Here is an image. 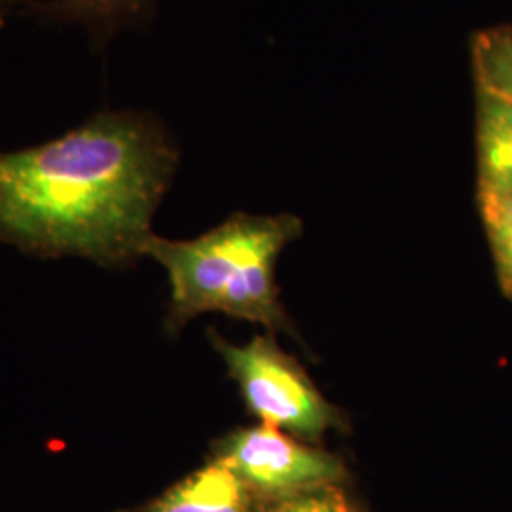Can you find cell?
Returning a JSON list of instances; mask_svg holds the SVG:
<instances>
[{"label": "cell", "mask_w": 512, "mask_h": 512, "mask_svg": "<svg viewBox=\"0 0 512 512\" xmlns=\"http://www.w3.org/2000/svg\"><path fill=\"white\" fill-rule=\"evenodd\" d=\"M179 152L141 110H99L37 147L0 150V241L42 256H143Z\"/></svg>", "instance_id": "6da1fadb"}, {"label": "cell", "mask_w": 512, "mask_h": 512, "mask_svg": "<svg viewBox=\"0 0 512 512\" xmlns=\"http://www.w3.org/2000/svg\"><path fill=\"white\" fill-rule=\"evenodd\" d=\"M300 232L302 222L293 215L236 213L200 238L173 241L154 234L143 256L169 275L173 325L222 311L277 330L287 327V319L277 300L275 260Z\"/></svg>", "instance_id": "7a4b0ae2"}, {"label": "cell", "mask_w": 512, "mask_h": 512, "mask_svg": "<svg viewBox=\"0 0 512 512\" xmlns=\"http://www.w3.org/2000/svg\"><path fill=\"white\" fill-rule=\"evenodd\" d=\"M215 346L238 382L249 410L264 425L304 439H319L340 425L338 410L272 338L256 336L245 346L215 338Z\"/></svg>", "instance_id": "3957f363"}, {"label": "cell", "mask_w": 512, "mask_h": 512, "mask_svg": "<svg viewBox=\"0 0 512 512\" xmlns=\"http://www.w3.org/2000/svg\"><path fill=\"white\" fill-rule=\"evenodd\" d=\"M217 458L228 463L260 499L340 484L346 476L336 456L296 442L264 423L228 435L219 444Z\"/></svg>", "instance_id": "277c9868"}, {"label": "cell", "mask_w": 512, "mask_h": 512, "mask_svg": "<svg viewBox=\"0 0 512 512\" xmlns=\"http://www.w3.org/2000/svg\"><path fill=\"white\" fill-rule=\"evenodd\" d=\"M156 0H19V14L48 25L82 27L92 46L105 52L122 31L145 25Z\"/></svg>", "instance_id": "5b68a950"}, {"label": "cell", "mask_w": 512, "mask_h": 512, "mask_svg": "<svg viewBox=\"0 0 512 512\" xmlns=\"http://www.w3.org/2000/svg\"><path fill=\"white\" fill-rule=\"evenodd\" d=\"M262 499L222 459L167 490L145 512H258Z\"/></svg>", "instance_id": "8992f818"}, {"label": "cell", "mask_w": 512, "mask_h": 512, "mask_svg": "<svg viewBox=\"0 0 512 512\" xmlns=\"http://www.w3.org/2000/svg\"><path fill=\"white\" fill-rule=\"evenodd\" d=\"M478 194L512 188V103L478 93Z\"/></svg>", "instance_id": "52a82bcc"}, {"label": "cell", "mask_w": 512, "mask_h": 512, "mask_svg": "<svg viewBox=\"0 0 512 512\" xmlns=\"http://www.w3.org/2000/svg\"><path fill=\"white\" fill-rule=\"evenodd\" d=\"M478 93L512 103V27L482 31L473 42Z\"/></svg>", "instance_id": "ba28073f"}, {"label": "cell", "mask_w": 512, "mask_h": 512, "mask_svg": "<svg viewBox=\"0 0 512 512\" xmlns=\"http://www.w3.org/2000/svg\"><path fill=\"white\" fill-rule=\"evenodd\" d=\"M503 291L512 298V188L478 194Z\"/></svg>", "instance_id": "9c48e42d"}, {"label": "cell", "mask_w": 512, "mask_h": 512, "mask_svg": "<svg viewBox=\"0 0 512 512\" xmlns=\"http://www.w3.org/2000/svg\"><path fill=\"white\" fill-rule=\"evenodd\" d=\"M258 512H359L340 484L300 494L262 499Z\"/></svg>", "instance_id": "30bf717a"}, {"label": "cell", "mask_w": 512, "mask_h": 512, "mask_svg": "<svg viewBox=\"0 0 512 512\" xmlns=\"http://www.w3.org/2000/svg\"><path fill=\"white\" fill-rule=\"evenodd\" d=\"M16 14H19V0H0V29Z\"/></svg>", "instance_id": "8fae6325"}]
</instances>
